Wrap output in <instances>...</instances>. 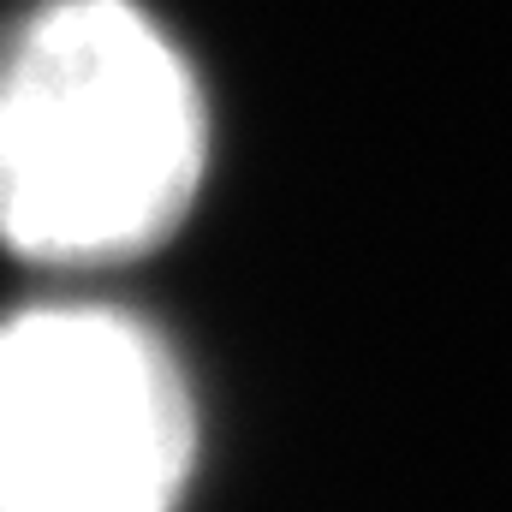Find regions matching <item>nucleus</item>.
I'll return each instance as SVG.
<instances>
[{"label":"nucleus","mask_w":512,"mask_h":512,"mask_svg":"<svg viewBox=\"0 0 512 512\" xmlns=\"http://www.w3.org/2000/svg\"><path fill=\"white\" fill-rule=\"evenodd\" d=\"M209 108L137 0H36L0 24V245L42 268L149 256L197 203Z\"/></svg>","instance_id":"1"},{"label":"nucleus","mask_w":512,"mask_h":512,"mask_svg":"<svg viewBox=\"0 0 512 512\" xmlns=\"http://www.w3.org/2000/svg\"><path fill=\"white\" fill-rule=\"evenodd\" d=\"M197 399L155 328L114 304L0 316V512H173Z\"/></svg>","instance_id":"2"}]
</instances>
